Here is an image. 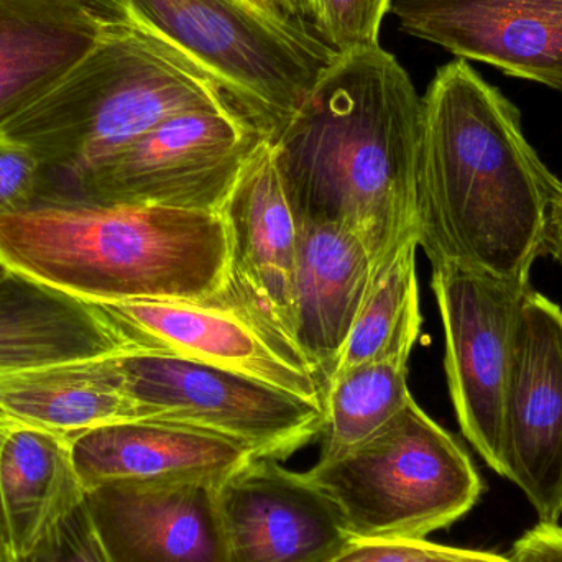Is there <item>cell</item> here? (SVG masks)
I'll return each mask as SVG.
<instances>
[{
	"label": "cell",
	"instance_id": "6da1fadb",
	"mask_svg": "<svg viewBox=\"0 0 562 562\" xmlns=\"http://www.w3.org/2000/svg\"><path fill=\"white\" fill-rule=\"evenodd\" d=\"M561 188L501 89L468 59L436 71L423 95L416 171L418 247L432 270L528 286Z\"/></svg>",
	"mask_w": 562,
	"mask_h": 562
},
{
	"label": "cell",
	"instance_id": "7a4b0ae2",
	"mask_svg": "<svg viewBox=\"0 0 562 562\" xmlns=\"http://www.w3.org/2000/svg\"><path fill=\"white\" fill-rule=\"evenodd\" d=\"M422 121L423 98L392 53L376 45L337 55L272 142L297 226L352 231L373 269L418 240Z\"/></svg>",
	"mask_w": 562,
	"mask_h": 562
},
{
	"label": "cell",
	"instance_id": "3957f363",
	"mask_svg": "<svg viewBox=\"0 0 562 562\" xmlns=\"http://www.w3.org/2000/svg\"><path fill=\"white\" fill-rule=\"evenodd\" d=\"M7 269L88 303L207 301L227 279L217 213L43 198L0 217Z\"/></svg>",
	"mask_w": 562,
	"mask_h": 562
},
{
	"label": "cell",
	"instance_id": "277c9868",
	"mask_svg": "<svg viewBox=\"0 0 562 562\" xmlns=\"http://www.w3.org/2000/svg\"><path fill=\"white\" fill-rule=\"evenodd\" d=\"M104 19L94 48L0 131L42 165L36 200L71 193L99 164L173 115L234 109L200 69L134 26Z\"/></svg>",
	"mask_w": 562,
	"mask_h": 562
},
{
	"label": "cell",
	"instance_id": "5b68a950",
	"mask_svg": "<svg viewBox=\"0 0 562 562\" xmlns=\"http://www.w3.org/2000/svg\"><path fill=\"white\" fill-rule=\"evenodd\" d=\"M91 2L102 15L134 26L200 69L270 142L337 56L247 0Z\"/></svg>",
	"mask_w": 562,
	"mask_h": 562
},
{
	"label": "cell",
	"instance_id": "8992f818",
	"mask_svg": "<svg viewBox=\"0 0 562 562\" xmlns=\"http://www.w3.org/2000/svg\"><path fill=\"white\" fill-rule=\"evenodd\" d=\"M304 474L350 537L363 540H426L465 517L484 492L464 446L415 398L375 435Z\"/></svg>",
	"mask_w": 562,
	"mask_h": 562
},
{
	"label": "cell",
	"instance_id": "52a82bcc",
	"mask_svg": "<svg viewBox=\"0 0 562 562\" xmlns=\"http://www.w3.org/2000/svg\"><path fill=\"white\" fill-rule=\"evenodd\" d=\"M125 395L150 419L217 432L284 459L323 435L324 405L237 370L151 352L114 356Z\"/></svg>",
	"mask_w": 562,
	"mask_h": 562
},
{
	"label": "cell",
	"instance_id": "ba28073f",
	"mask_svg": "<svg viewBox=\"0 0 562 562\" xmlns=\"http://www.w3.org/2000/svg\"><path fill=\"white\" fill-rule=\"evenodd\" d=\"M266 140L236 109H194L160 122L61 198L220 214Z\"/></svg>",
	"mask_w": 562,
	"mask_h": 562
},
{
	"label": "cell",
	"instance_id": "9c48e42d",
	"mask_svg": "<svg viewBox=\"0 0 562 562\" xmlns=\"http://www.w3.org/2000/svg\"><path fill=\"white\" fill-rule=\"evenodd\" d=\"M431 288L445 329L449 395L462 435L488 468L505 477V386L521 301L531 284L442 267L432 270Z\"/></svg>",
	"mask_w": 562,
	"mask_h": 562
},
{
	"label": "cell",
	"instance_id": "30bf717a",
	"mask_svg": "<svg viewBox=\"0 0 562 562\" xmlns=\"http://www.w3.org/2000/svg\"><path fill=\"white\" fill-rule=\"evenodd\" d=\"M124 352H151L237 370L324 405L319 373L286 342L220 301L89 303Z\"/></svg>",
	"mask_w": 562,
	"mask_h": 562
},
{
	"label": "cell",
	"instance_id": "8fae6325",
	"mask_svg": "<svg viewBox=\"0 0 562 562\" xmlns=\"http://www.w3.org/2000/svg\"><path fill=\"white\" fill-rule=\"evenodd\" d=\"M502 452L541 524L562 518V310L525 293L504 396Z\"/></svg>",
	"mask_w": 562,
	"mask_h": 562
},
{
	"label": "cell",
	"instance_id": "7c38bea8",
	"mask_svg": "<svg viewBox=\"0 0 562 562\" xmlns=\"http://www.w3.org/2000/svg\"><path fill=\"white\" fill-rule=\"evenodd\" d=\"M220 214L229 260L224 290L213 300L236 307L294 349L290 321L300 226L272 142H263L244 167Z\"/></svg>",
	"mask_w": 562,
	"mask_h": 562
},
{
	"label": "cell",
	"instance_id": "4fadbf2b",
	"mask_svg": "<svg viewBox=\"0 0 562 562\" xmlns=\"http://www.w3.org/2000/svg\"><path fill=\"white\" fill-rule=\"evenodd\" d=\"M226 562H327L352 537L307 475L256 458L216 491Z\"/></svg>",
	"mask_w": 562,
	"mask_h": 562
},
{
	"label": "cell",
	"instance_id": "5bb4252c",
	"mask_svg": "<svg viewBox=\"0 0 562 562\" xmlns=\"http://www.w3.org/2000/svg\"><path fill=\"white\" fill-rule=\"evenodd\" d=\"M400 32L562 94V0H396Z\"/></svg>",
	"mask_w": 562,
	"mask_h": 562
},
{
	"label": "cell",
	"instance_id": "9a60e30c",
	"mask_svg": "<svg viewBox=\"0 0 562 562\" xmlns=\"http://www.w3.org/2000/svg\"><path fill=\"white\" fill-rule=\"evenodd\" d=\"M68 439L86 492L117 482L217 488L257 458L236 439L161 419L112 423Z\"/></svg>",
	"mask_w": 562,
	"mask_h": 562
},
{
	"label": "cell",
	"instance_id": "2e32d148",
	"mask_svg": "<svg viewBox=\"0 0 562 562\" xmlns=\"http://www.w3.org/2000/svg\"><path fill=\"white\" fill-rule=\"evenodd\" d=\"M216 491L117 482L85 502L109 562H226Z\"/></svg>",
	"mask_w": 562,
	"mask_h": 562
},
{
	"label": "cell",
	"instance_id": "e0dca14e",
	"mask_svg": "<svg viewBox=\"0 0 562 562\" xmlns=\"http://www.w3.org/2000/svg\"><path fill=\"white\" fill-rule=\"evenodd\" d=\"M372 254L352 231L301 224L290 337L324 389L342 356L372 281Z\"/></svg>",
	"mask_w": 562,
	"mask_h": 562
},
{
	"label": "cell",
	"instance_id": "ac0fdd59",
	"mask_svg": "<svg viewBox=\"0 0 562 562\" xmlns=\"http://www.w3.org/2000/svg\"><path fill=\"white\" fill-rule=\"evenodd\" d=\"M104 23L91 0H0V131L94 48Z\"/></svg>",
	"mask_w": 562,
	"mask_h": 562
},
{
	"label": "cell",
	"instance_id": "d6986e66",
	"mask_svg": "<svg viewBox=\"0 0 562 562\" xmlns=\"http://www.w3.org/2000/svg\"><path fill=\"white\" fill-rule=\"evenodd\" d=\"M124 352L88 301L0 273V375Z\"/></svg>",
	"mask_w": 562,
	"mask_h": 562
},
{
	"label": "cell",
	"instance_id": "ffe728a7",
	"mask_svg": "<svg viewBox=\"0 0 562 562\" xmlns=\"http://www.w3.org/2000/svg\"><path fill=\"white\" fill-rule=\"evenodd\" d=\"M0 497L12 554L26 553L85 504L69 439L0 412Z\"/></svg>",
	"mask_w": 562,
	"mask_h": 562
},
{
	"label": "cell",
	"instance_id": "44dd1931",
	"mask_svg": "<svg viewBox=\"0 0 562 562\" xmlns=\"http://www.w3.org/2000/svg\"><path fill=\"white\" fill-rule=\"evenodd\" d=\"M0 412L66 438L112 423L150 419L122 390L114 356L0 375Z\"/></svg>",
	"mask_w": 562,
	"mask_h": 562
},
{
	"label": "cell",
	"instance_id": "7402d4cb",
	"mask_svg": "<svg viewBox=\"0 0 562 562\" xmlns=\"http://www.w3.org/2000/svg\"><path fill=\"white\" fill-rule=\"evenodd\" d=\"M416 250L418 240H408L373 269L366 300L334 373L369 360L408 362L423 324Z\"/></svg>",
	"mask_w": 562,
	"mask_h": 562
},
{
	"label": "cell",
	"instance_id": "603a6c76",
	"mask_svg": "<svg viewBox=\"0 0 562 562\" xmlns=\"http://www.w3.org/2000/svg\"><path fill=\"white\" fill-rule=\"evenodd\" d=\"M412 398L405 360H369L334 373L324 389L319 461L339 458L375 435Z\"/></svg>",
	"mask_w": 562,
	"mask_h": 562
},
{
	"label": "cell",
	"instance_id": "cb8c5ba5",
	"mask_svg": "<svg viewBox=\"0 0 562 562\" xmlns=\"http://www.w3.org/2000/svg\"><path fill=\"white\" fill-rule=\"evenodd\" d=\"M392 0H310V26L336 55L379 45Z\"/></svg>",
	"mask_w": 562,
	"mask_h": 562
},
{
	"label": "cell",
	"instance_id": "d4e9b609",
	"mask_svg": "<svg viewBox=\"0 0 562 562\" xmlns=\"http://www.w3.org/2000/svg\"><path fill=\"white\" fill-rule=\"evenodd\" d=\"M327 562H508L492 551L445 547L428 540H363L352 538Z\"/></svg>",
	"mask_w": 562,
	"mask_h": 562
},
{
	"label": "cell",
	"instance_id": "484cf974",
	"mask_svg": "<svg viewBox=\"0 0 562 562\" xmlns=\"http://www.w3.org/2000/svg\"><path fill=\"white\" fill-rule=\"evenodd\" d=\"M86 501V498H85ZM7 562H109L89 517L86 502L66 515L32 550Z\"/></svg>",
	"mask_w": 562,
	"mask_h": 562
},
{
	"label": "cell",
	"instance_id": "4316f807",
	"mask_svg": "<svg viewBox=\"0 0 562 562\" xmlns=\"http://www.w3.org/2000/svg\"><path fill=\"white\" fill-rule=\"evenodd\" d=\"M42 165L32 150L0 137V217L35 203L42 190Z\"/></svg>",
	"mask_w": 562,
	"mask_h": 562
},
{
	"label": "cell",
	"instance_id": "83f0119b",
	"mask_svg": "<svg viewBox=\"0 0 562 562\" xmlns=\"http://www.w3.org/2000/svg\"><path fill=\"white\" fill-rule=\"evenodd\" d=\"M508 562H562V527L560 524L535 525L521 535L510 553Z\"/></svg>",
	"mask_w": 562,
	"mask_h": 562
},
{
	"label": "cell",
	"instance_id": "f1b7e54d",
	"mask_svg": "<svg viewBox=\"0 0 562 562\" xmlns=\"http://www.w3.org/2000/svg\"><path fill=\"white\" fill-rule=\"evenodd\" d=\"M543 256L553 257L554 262L562 269V188L554 198L550 214H548Z\"/></svg>",
	"mask_w": 562,
	"mask_h": 562
},
{
	"label": "cell",
	"instance_id": "f546056e",
	"mask_svg": "<svg viewBox=\"0 0 562 562\" xmlns=\"http://www.w3.org/2000/svg\"><path fill=\"white\" fill-rule=\"evenodd\" d=\"M283 7L288 19H290L297 29L313 35L310 26V0H283ZM314 38H316V36H314Z\"/></svg>",
	"mask_w": 562,
	"mask_h": 562
},
{
	"label": "cell",
	"instance_id": "4dcf8cb0",
	"mask_svg": "<svg viewBox=\"0 0 562 562\" xmlns=\"http://www.w3.org/2000/svg\"><path fill=\"white\" fill-rule=\"evenodd\" d=\"M247 2L252 3L257 9L262 10L267 15L272 16V19L279 20L281 23H286V25L296 26L290 19H288L286 12H284L283 0H247ZM297 29V26H296ZM301 30V29H300Z\"/></svg>",
	"mask_w": 562,
	"mask_h": 562
},
{
	"label": "cell",
	"instance_id": "1f68e13d",
	"mask_svg": "<svg viewBox=\"0 0 562 562\" xmlns=\"http://www.w3.org/2000/svg\"><path fill=\"white\" fill-rule=\"evenodd\" d=\"M10 557H12V544H10L9 525H7L5 510L0 497V562L9 561Z\"/></svg>",
	"mask_w": 562,
	"mask_h": 562
},
{
	"label": "cell",
	"instance_id": "d6a6232c",
	"mask_svg": "<svg viewBox=\"0 0 562 562\" xmlns=\"http://www.w3.org/2000/svg\"><path fill=\"white\" fill-rule=\"evenodd\" d=\"M5 270H7V267H5V266H3L2 260H0V273L5 272Z\"/></svg>",
	"mask_w": 562,
	"mask_h": 562
}]
</instances>
